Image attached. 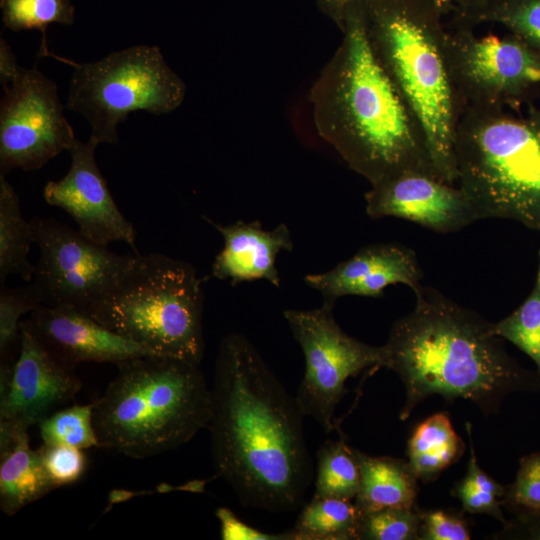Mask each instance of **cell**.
Here are the masks:
<instances>
[{
    "label": "cell",
    "mask_w": 540,
    "mask_h": 540,
    "mask_svg": "<svg viewBox=\"0 0 540 540\" xmlns=\"http://www.w3.org/2000/svg\"><path fill=\"white\" fill-rule=\"evenodd\" d=\"M341 31L311 89L318 135L371 185L404 173L440 178L418 120L371 49L362 8Z\"/></svg>",
    "instance_id": "3957f363"
},
{
    "label": "cell",
    "mask_w": 540,
    "mask_h": 540,
    "mask_svg": "<svg viewBox=\"0 0 540 540\" xmlns=\"http://www.w3.org/2000/svg\"><path fill=\"white\" fill-rule=\"evenodd\" d=\"M355 450L360 466V486L354 504L361 514L390 507L416 506L418 478L407 461L374 457Z\"/></svg>",
    "instance_id": "ffe728a7"
},
{
    "label": "cell",
    "mask_w": 540,
    "mask_h": 540,
    "mask_svg": "<svg viewBox=\"0 0 540 540\" xmlns=\"http://www.w3.org/2000/svg\"><path fill=\"white\" fill-rule=\"evenodd\" d=\"M421 510L390 507L361 514L360 540H419Z\"/></svg>",
    "instance_id": "f546056e"
},
{
    "label": "cell",
    "mask_w": 540,
    "mask_h": 540,
    "mask_svg": "<svg viewBox=\"0 0 540 540\" xmlns=\"http://www.w3.org/2000/svg\"><path fill=\"white\" fill-rule=\"evenodd\" d=\"M97 145L76 139L69 150L71 166L57 181H48L43 189L45 201L67 212L78 231L96 244L124 242L136 251V232L116 205L96 160Z\"/></svg>",
    "instance_id": "5bb4252c"
},
{
    "label": "cell",
    "mask_w": 540,
    "mask_h": 540,
    "mask_svg": "<svg viewBox=\"0 0 540 540\" xmlns=\"http://www.w3.org/2000/svg\"><path fill=\"white\" fill-rule=\"evenodd\" d=\"M441 9L444 16L451 15L458 18L480 4L484 0H433Z\"/></svg>",
    "instance_id": "ab89813d"
},
{
    "label": "cell",
    "mask_w": 540,
    "mask_h": 540,
    "mask_svg": "<svg viewBox=\"0 0 540 540\" xmlns=\"http://www.w3.org/2000/svg\"><path fill=\"white\" fill-rule=\"evenodd\" d=\"M74 369L20 324L18 356L1 363L0 427L29 429L73 400L82 387Z\"/></svg>",
    "instance_id": "4fadbf2b"
},
{
    "label": "cell",
    "mask_w": 540,
    "mask_h": 540,
    "mask_svg": "<svg viewBox=\"0 0 540 540\" xmlns=\"http://www.w3.org/2000/svg\"><path fill=\"white\" fill-rule=\"evenodd\" d=\"M41 53L73 67L65 108L89 122L95 145L118 142L117 127L128 114L143 110L163 115L183 102L186 86L168 66L158 46L135 45L92 63Z\"/></svg>",
    "instance_id": "ba28073f"
},
{
    "label": "cell",
    "mask_w": 540,
    "mask_h": 540,
    "mask_svg": "<svg viewBox=\"0 0 540 540\" xmlns=\"http://www.w3.org/2000/svg\"><path fill=\"white\" fill-rule=\"evenodd\" d=\"M360 519L352 500L313 496L288 532L290 540H360Z\"/></svg>",
    "instance_id": "603a6c76"
},
{
    "label": "cell",
    "mask_w": 540,
    "mask_h": 540,
    "mask_svg": "<svg viewBox=\"0 0 540 540\" xmlns=\"http://www.w3.org/2000/svg\"><path fill=\"white\" fill-rule=\"evenodd\" d=\"M43 463L55 488L78 481L87 467L82 449L67 445H45L41 447Z\"/></svg>",
    "instance_id": "1f68e13d"
},
{
    "label": "cell",
    "mask_w": 540,
    "mask_h": 540,
    "mask_svg": "<svg viewBox=\"0 0 540 540\" xmlns=\"http://www.w3.org/2000/svg\"><path fill=\"white\" fill-rule=\"evenodd\" d=\"M422 278L423 271L411 248L376 243L361 248L328 271L306 275L304 281L320 292L323 302L334 305L344 296L382 297L384 289L393 284L414 290Z\"/></svg>",
    "instance_id": "e0dca14e"
},
{
    "label": "cell",
    "mask_w": 540,
    "mask_h": 540,
    "mask_svg": "<svg viewBox=\"0 0 540 540\" xmlns=\"http://www.w3.org/2000/svg\"><path fill=\"white\" fill-rule=\"evenodd\" d=\"M21 67L5 39H0V82L5 89L16 78Z\"/></svg>",
    "instance_id": "f35d334b"
},
{
    "label": "cell",
    "mask_w": 540,
    "mask_h": 540,
    "mask_svg": "<svg viewBox=\"0 0 540 540\" xmlns=\"http://www.w3.org/2000/svg\"><path fill=\"white\" fill-rule=\"evenodd\" d=\"M473 29L451 24L446 34L451 77L465 108L517 109L540 100V51L510 32L478 35Z\"/></svg>",
    "instance_id": "9c48e42d"
},
{
    "label": "cell",
    "mask_w": 540,
    "mask_h": 540,
    "mask_svg": "<svg viewBox=\"0 0 540 540\" xmlns=\"http://www.w3.org/2000/svg\"><path fill=\"white\" fill-rule=\"evenodd\" d=\"M413 292V310L393 323L382 345L383 367L405 389L401 420L433 395L467 400L489 416L512 393L540 392V374L508 353L493 323L433 287Z\"/></svg>",
    "instance_id": "7a4b0ae2"
},
{
    "label": "cell",
    "mask_w": 540,
    "mask_h": 540,
    "mask_svg": "<svg viewBox=\"0 0 540 540\" xmlns=\"http://www.w3.org/2000/svg\"><path fill=\"white\" fill-rule=\"evenodd\" d=\"M117 368L92 402L99 447L142 459L176 449L207 428L211 389L199 365L148 354Z\"/></svg>",
    "instance_id": "5b68a950"
},
{
    "label": "cell",
    "mask_w": 540,
    "mask_h": 540,
    "mask_svg": "<svg viewBox=\"0 0 540 540\" xmlns=\"http://www.w3.org/2000/svg\"><path fill=\"white\" fill-rule=\"evenodd\" d=\"M38 425L45 445H67L82 450L99 447L92 403L56 410Z\"/></svg>",
    "instance_id": "83f0119b"
},
{
    "label": "cell",
    "mask_w": 540,
    "mask_h": 540,
    "mask_svg": "<svg viewBox=\"0 0 540 540\" xmlns=\"http://www.w3.org/2000/svg\"><path fill=\"white\" fill-rule=\"evenodd\" d=\"M453 495L460 500L465 511L473 514H487L506 524L501 500L478 489L465 477L455 485Z\"/></svg>",
    "instance_id": "836d02e7"
},
{
    "label": "cell",
    "mask_w": 540,
    "mask_h": 540,
    "mask_svg": "<svg viewBox=\"0 0 540 540\" xmlns=\"http://www.w3.org/2000/svg\"><path fill=\"white\" fill-rule=\"evenodd\" d=\"M467 106L455 132L457 185L480 220L517 221L540 231V109Z\"/></svg>",
    "instance_id": "8992f818"
},
{
    "label": "cell",
    "mask_w": 540,
    "mask_h": 540,
    "mask_svg": "<svg viewBox=\"0 0 540 540\" xmlns=\"http://www.w3.org/2000/svg\"><path fill=\"white\" fill-rule=\"evenodd\" d=\"M20 324L58 359L74 368L81 362L117 365L138 356L154 354L70 307L40 305Z\"/></svg>",
    "instance_id": "2e32d148"
},
{
    "label": "cell",
    "mask_w": 540,
    "mask_h": 540,
    "mask_svg": "<svg viewBox=\"0 0 540 540\" xmlns=\"http://www.w3.org/2000/svg\"><path fill=\"white\" fill-rule=\"evenodd\" d=\"M53 489L41 449H32L28 431L0 450V508L12 516Z\"/></svg>",
    "instance_id": "d6986e66"
},
{
    "label": "cell",
    "mask_w": 540,
    "mask_h": 540,
    "mask_svg": "<svg viewBox=\"0 0 540 540\" xmlns=\"http://www.w3.org/2000/svg\"><path fill=\"white\" fill-rule=\"evenodd\" d=\"M208 221L224 240V246L212 264L215 278L230 280L232 285L266 280L275 287L280 286L277 256L281 251L293 249L292 236L286 224L266 230L259 221H236L228 225Z\"/></svg>",
    "instance_id": "ac0fdd59"
},
{
    "label": "cell",
    "mask_w": 540,
    "mask_h": 540,
    "mask_svg": "<svg viewBox=\"0 0 540 540\" xmlns=\"http://www.w3.org/2000/svg\"><path fill=\"white\" fill-rule=\"evenodd\" d=\"M304 417L245 336L222 339L207 428L215 475L243 506L279 513L303 505L312 480Z\"/></svg>",
    "instance_id": "6da1fadb"
},
{
    "label": "cell",
    "mask_w": 540,
    "mask_h": 540,
    "mask_svg": "<svg viewBox=\"0 0 540 540\" xmlns=\"http://www.w3.org/2000/svg\"><path fill=\"white\" fill-rule=\"evenodd\" d=\"M321 10L327 14L340 29L347 17L361 8L366 0H316Z\"/></svg>",
    "instance_id": "74e56055"
},
{
    "label": "cell",
    "mask_w": 540,
    "mask_h": 540,
    "mask_svg": "<svg viewBox=\"0 0 540 540\" xmlns=\"http://www.w3.org/2000/svg\"><path fill=\"white\" fill-rule=\"evenodd\" d=\"M41 301L36 289L30 284L25 287L6 288L0 291V354L1 363H10L11 353L20 349L21 317L32 312Z\"/></svg>",
    "instance_id": "f1b7e54d"
},
{
    "label": "cell",
    "mask_w": 540,
    "mask_h": 540,
    "mask_svg": "<svg viewBox=\"0 0 540 540\" xmlns=\"http://www.w3.org/2000/svg\"><path fill=\"white\" fill-rule=\"evenodd\" d=\"M365 201L373 219L402 218L437 233L456 232L480 220L458 185L424 173H404L371 185Z\"/></svg>",
    "instance_id": "9a60e30c"
},
{
    "label": "cell",
    "mask_w": 540,
    "mask_h": 540,
    "mask_svg": "<svg viewBox=\"0 0 540 540\" xmlns=\"http://www.w3.org/2000/svg\"><path fill=\"white\" fill-rule=\"evenodd\" d=\"M493 331L525 353L540 374V250L531 293L514 312L493 323Z\"/></svg>",
    "instance_id": "484cf974"
},
{
    "label": "cell",
    "mask_w": 540,
    "mask_h": 540,
    "mask_svg": "<svg viewBox=\"0 0 540 540\" xmlns=\"http://www.w3.org/2000/svg\"><path fill=\"white\" fill-rule=\"evenodd\" d=\"M502 498L514 517L540 514V450L520 459L516 478Z\"/></svg>",
    "instance_id": "4dcf8cb0"
},
{
    "label": "cell",
    "mask_w": 540,
    "mask_h": 540,
    "mask_svg": "<svg viewBox=\"0 0 540 540\" xmlns=\"http://www.w3.org/2000/svg\"><path fill=\"white\" fill-rule=\"evenodd\" d=\"M466 430L470 443V457L465 478L478 489L502 498L506 486L499 484L479 466L472 441V425L468 422L466 423Z\"/></svg>",
    "instance_id": "d590c367"
},
{
    "label": "cell",
    "mask_w": 540,
    "mask_h": 540,
    "mask_svg": "<svg viewBox=\"0 0 540 540\" xmlns=\"http://www.w3.org/2000/svg\"><path fill=\"white\" fill-rule=\"evenodd\" d=\"M6 28L19 32L38 29L46 42V29L52 23L72 25L74 7L70 0H0Z\"/></svg>",
    "instance_id": "4316f807"
},
{
    "label": "cell",
    "mask_w": 540,
    "mask_h": 540,
    "mask_svg": "<svg viewBox=\"0 0 540 540\" xmlns=\"http://www.w3.org/2000/svg\"><path fill=\"white\" fill-rule=\"evenodd\" d=\"M502 536L540 540V514L515 516L513 520L504 525Z\"/></svg>",
    "instance_id": "8d00e7d4"
},
{
    "label": "cell",
    "mask_w": 540,
    "mask_h": 540,
    "mask_svg": "<svg viewBox=\"0 0 540 540\" xmlns=\"http://www.w3.org/2000/svg\"><path fill=\"white\" fill-rule=\"evenodd\" d=\"M469 525L461 513L421 510L419 540H469Z\"/></svg>",
    "instance_id": "d6a6232c"
},
{
    "label": "cell",
    "mask_w": 540,
    "mask_h": 540,
    "mask_svg": "<svg viewBox=\"0 0 540 540\" xmlns=\"http://www.w3.org/2000/svg\"><path fill=\"white\" fill-rule=\"evenodd\" d=\"M217 516L221 524V537L224 540H290L288 531L282 534L261 532L239 520L226 508L218 509Z\"/></svg>",
    "instance_id": "e575fe53"
},
{
    "label": "cell",
    "mask_w": 540,
    "mask_h": 540,
    "mask_svg": "<svg viewBox=\"0 0 540 540\" xmlns=\"http://www.w3.org/2000/svg\"><path fill=\"white\" fill-rule=\"evenodd\" d=\"M502 25L540 51V0H484L451 24L474 28Z\"/></svg>",
    "instance_id": "cb8c5ba5"
},
{
    "label": "cell",
    "mask_w": 540,
    "mask_h": 540,
    "mask_svg": "<svg viewBox=\"0 0 540 540\" xmlns=\"http://www.w3.org/2000/svg\"><path fill=\"white\" fill-rule=\"evenodd\" d=\"M464 448L449 417L440 412L415 428L407 444V462L418 480L429 482L457 461Z\"/></svg>",
    "instance_id": "44dd1931"
},
{
    "label": "cell",
    "mask_w": 540,
    "mask_h": 540,
    "mask_svg": "<svg viewBox=\"0 0 540 540\" xmlns=\"http://www.w3.org/2000/svg\"><path fill=\"white\" fill-rule=\"evenodd\" d=\"M56 84L21 67L0 104V174L37 170L76 141Z\"/></svg>",
    "instance_id": "7c38bea8"
},
{
    "label": "cell",
    "mask_w": 540,
    "mask_h": 540,
    "mask_svg": "<svg viewBox=\"0 0 540 540\" xmlns=\"http://www.w3.org/2000/svg\"><path fill=\"white\" fill-rule=\"evenodd\" d=\"M40 257L31 280L41 305L88 316L109 293L133 255H118L55 219L30 220Z\"/></svg>",
    "instance_id": "8fae6325"
},
{
    "label": "cell",
    "mask_w": 540,
    "mask_h": 540,
    "mask_svg": "<svg viewBox=\"0 0 540 540\" xmlns=\"http://www.w3.org/2000/svg\"><path fill=\"white\" fill-rule=\"evenodd\" d=\"M362 17L373 53L424 132L438 175L457 185L454 138L465 106L449 69L443 12L433 0H366Z\"/></svg>",
    "instance_id": "277c9868"
},
{
    "label": "cell",
    "mask_w": 540,
    "mask_h": 540,
    "mask_svg": "<svg viewBox=\"0 0 540 540\" xmlns=\"http://www.w3.org/2000/svg\"><path fill=\"white\" fill-rule=\"evenodd\" d=\"M203 292L195 268L163 254L135 253L90 317L158 355L199 365Z\"/></svg>",
    "instance_id": "52a82bcc"
},
{
    "label": "cell",
    "mask_w": 540,
    "mask_h": 540,
    "mask_svg": "<svg viewBox=\"0 0 540 540\" xmlns=\"http://www.w3.org/2000/svg\"><path fill=\"white\" fill-rule=\"evenodd\" d=\"M34 234L31 222L21 212L20 199L13 186L0 174V282L9 275L31 281L34 266L28 261Z\"/></svg>",
    "instance_id": "7402d4cb"
},
{
    "label": "cell",
    "mask_w": 540,
    "mask_h": 540,
    "mask_svg": "<svg viewBox=\"0 0 540 540\" xmlns=\"http://www.w3.org/2000/svg\"><path fill=\"white\" fill-rule=\"evenodd\" d=\"M334 305L284 311L300 345L305 373L295 396L304 416L312 417L325 431L336 428L335 411L346 394V381L361 372L383 367L382 346L368 345L345 333L333 316Z\"/></svg>",
    "instance_id": "30bf717a"
},
{
    "label": "cell",
    "mask_w": 540,
    "mask_h": 540,
    "mask_svg": "<svg viewBox=\"0 0 540 540\" xmlns=\"http://www.w3.org/2000/svg\"><path fill=\"white\" fill-rule=\"evenodd\" d=\"M360 486L356 450L340 438L324 442L317 452L314 496L355 499Z\"/></svg>",
    "instance_id": "d4e9b609"
}]
</instances>
